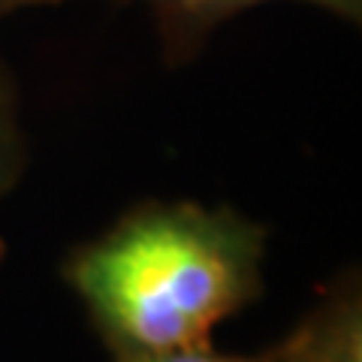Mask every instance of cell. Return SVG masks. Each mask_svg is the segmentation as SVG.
I'll list each match as a JSON object with an SVG mask.
<instances>
[{
    "mask_svg": "<svg viewBox=\"0 0 362 362\" xmlns=\"http://www.w3.org/2000/svg\"><path fill=\"white\" fill-rule=\"evenodd\" d=\"M266 230L230 206L142 202L64 263L115 362L211 344L263 293Z\"/></svg>",
    "mask_w": 362,
    "mask_h": 362,
    "instance_id": "obj_1",
    "label": "cell"
},
{
    "mask_svg": "<svg viewBox=\"0 0 362 362\" xmlns=\"http://www.w3.org/2000/svg\"><path fill=\"white\" fill-rule=\"evenodd\" d=\"M272 354L275 362H362L359 278H338Z\"/></svg>",
    "mask_w": 362,
    "mask_h": 362,
    "instance_id": "obj_2",
    "label": "cell"
},
{
    "mask_svg": "<svg viewBox=\"0 0 362 362\" xmlns=\"http://www.w3.org/2000/svg\"><path fill=\"white\" fill-rule=\"evenodd\" d=\"M115 4H142L154 18L163 58L169 64H185L197 58L223 21L272 0H115ZM296 4H311L344 21L362 18V0H296Z\"/></svg>",
    "mask_w": 362,
    "mask_h": 362,
    "instance_id": "obj_3",
    "label": "cell"
},
{
    "mask_svg": "<svg viewBox=\"0 0 362 362\" xmlns=\"http://www.w3.org/2000/svg\"><path fill=\"white\" fill-rule=\"evenodd\" d=\"M25 163V142L18 130V112H16V94L9 78L0 70V194H6L21 175Z\"/></svg>",
    "mask_w": 362,
    "mask_h": 362,
    "instance_id": "obj_4",
    "label": "cell"
},
{
    "mask_svg": "<svg viewBox=\"0 0 362 362\" xmlns=\"http://www.w3.org/2000/svg\"><path fill=\"white\" fill-rule=\"evenodd\" d=\"M124 362H275V354H272V347H269L263 354L242 356V354H221V350H214L211 344H202V347L160 350V354H145V356H133Z\"/></svg>",
    "mask_w": 362,
    "mask_h": 362,
    "instance_id": "obj_5",
    "label": "cell"
},
{
    "mask_svg": "<svg viewBox=\"0 0 362 362\" xmlns=\"http://www.w3.org/2000/svg\"><path fill=\"white\" fill-rule=\"evenodd\" d=\"M49 4H61V0H0V18L18 13L28 6H49Z\"/></svg>",
    "mask_w": 362,
    "mask_h": 362,
    "instance_id": "obj_6",
    "label": "cell"
},
{
    "mask_svg": "<svg viewBox=\"0 0 362 362\" xmlns=\"http://www.w3.org/2000/svg\"><path fill=\"white\" fill-rule=\"evenodd\" d=\"M4 257H6V242L0 239V266H4Z\"/></svg>",
    "mask_w": 362,
    "mask_h": 362,
    "instance_id": "obj_7",
    "label": "cell"
}]
</instances>
